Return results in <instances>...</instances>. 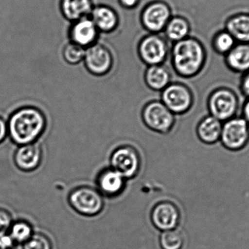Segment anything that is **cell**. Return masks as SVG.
<instances>
[{"label": "cell", "mask_w": 249, "mask_h": 249, "mask_svg": "<svg viewBox=\"0 0 249 249\" xmlns=\"http://www.w3.org/2000/svg\"><path fill=\"white\" fill-rule=\"evenodd\" d=\"M23 249H53L52 241L49 237L42 232H35L23 244Z\"/></svg>", "instance_id": "27"}, {"label": "cell", "mask_w": 249, "mask_h": 249, "mask_svg": "<svg viewBox=\"0 0 249 249\" xmlns=\"http://www.w3.org/2000/svg\"><path fill=\"white\" fill-rule=\"evenodd\" d=\"M139 53L141 59L148 65H160L168 55V44L163 38L158 35H149L141 42Z\"/></svg>", "instance_id": "9"}, {"label": "cell", "mask_w": 249, "mask_h": 249, "mask_svg": "<svg viewBox=\"0 0 249 249\" xmlns=\"http://www.w3.org/2000/svg\"><path fill=\"white\" fill-rule=\"evenodd\" d=\"M222 124L223 123L210 115L204 117L197 124L196 129L197 137L206 144L217 143L220 140Z\"/></svg>", "instance_id": "18"}, {"label": "cell", "mask_w": 249, "mask_h": 249, "mask_svg": "<svg viewBox=\"0 0 249 249\" xmlns=\"http://www.w3.org/2000/svg\"><path fill=\"white\" fill-rule=\"evenodd\" d=\"M69 203L76 212L86 216L99 214L105 206L103 196L99 190L90 187L73 190L69 196Z\"/></svg>", "instance_id": "4"}, {"label": "cell", "mask_w": 249, "mask_h": 249, "mask_svg": "<svg viewBox=\"0 0 249 249\" xmlns=\"http://www.w3.org/2000/svg\"><path fill=\"white\" fill-rule=\"evenodd\" d=\"M125 178L112 168L101 171L96 180L99 193L109 197L121 195L125 187Z\"/></svg>", "instance_id": "13"}, {"label": "cell", "mask_w": 249, "mask_h": 249, "mask_svg": "<svg viewBox=\"0 0 249 249\" xmlns=\"http://www.w3.org/2000/svg\"><path fill=\"white\" fill-rule=\"evenodd\" d=\"M111 168L125 179L136 177L140 170L141 159L137 151L132 146H121L114 151L110 158Z\"/></svg>", "instance_id": "8"}, {"label": "cell", "mask_w": 249, "mask_h": 249, "mask_svg": "<svg viewBox=\"0 0 249 249\" xmlns=\"http://www.w3.org/2000/svg\"><path fill=\"white\" fill-rule=\"evenodd\" d=\"M184 242L183 234L177 229L163 231L160 236V244L162 249H181Z\"/></svg>", "instance_id": "25"}, {"label": "cell", "mask_w": 249, "mask_h": 249, "mask_svg": "<svg viewBox=\"0 0 249 249\" xmlns=\"http://www.w3.org/2000/svg\"><path fill=\"white\" fill-rule=\"evenodd\" d=\"M237 42L232 35L226 30L218 31L212 39V47L219 55H225L236 45Z\"/></svg>", "instance_id": "24"}, {"label": "cell", "mask_w": 249, "mask_h": 249, "mask_svg": "<svg viewBox=\"0 0 249 249\" xmlns=\"http://www.w3.org/2000/svg\"><path fill=\"white\" fill-rule=\"evenodd\" d=\"M209 115L224 123L236 117L239 99L232 89L220 87L213 90L208 98Z\"/></svg>", "instance_id": "3"}, {"label": "cell", "mask_w": 249, "mask_h": 249, "mask_svg": "<svg viewBox=\"0 0 249 249\" xmlns=\"http://www.w3.org/2000/svg\"><path fill=\"white\" fill-rule=\"evenodd\" d=\"M241 93L247 99H249V71L242 74L240 83Z\"/></svg>", "instance_id": "29"}, {"label": "cell", "mask_w": 249, "mask_h": 249, "mask_svg": "<svg viewBox=\"0 0 249 249\" xmlns=\"http://www.w3.org/2000/svg\"><path fill=\"white\" fill-rule=\"evenodd\" d=\"M46 127V120L39 109L24 107L13 114L9 121L8 130L15 143H32L39 137Z\"/></svg>", "instance_id": "2"}, {"label": "cell", "mask_w": 249, "mask_h": 249, "mask_svg": "<svg viewBox=\"0 0 249 249\" xmlns=\"http://www.w3.org/2000/svg\"><path fill=\"white\" fill-rule=\"evenodd\" d=\"M13 222L11 213L5 209H0V236L8 233Z\"/></svg>", "instance_id": "28"}, {"label": "cell", "mask_w": 249, "mask_h": 249, "mask_svg": "<svg viewBox=\"0 0 249 249\" xmlns=\"http://www.w3.org/2000/svg\"><path fill=\"white\" fill-rule=\"evenodd\" d=\"M229 151L242 150L249 143V124L243 117H234L222 124L220 140Z\"/></svg>", "instance_id": "5"}, {"label": "cell", "mask_w": 249, "mask_h": 249, "mask_svg": "<svg viewBox=\"0 0 249 249\" xmlns=\"http://www.w3.org/2000/svg\"><path fill=\"white\" fill-rule=\"evenodd\" d=\"M171 17V10L163 1H154L148 4L142 12L143 26L152 32L162 31L168 24Z\"/></svg>", "instance_id": "12"}, {"label": "cell", "mask_w": 249, "mask_h": 249, "mask_svg": "<svg viewBox=\"0 0 249 249\" xmlns=\"http://www.w3.org/2000/svg\"><path fill=\"white\" fill-rule=\"evenodd\" d=\"M7 132V126L5 122L0 118V142H2L5 138Z\"/></svg>", "instance_id": "30"}, {"label": "cell", "mask_w": 249, "mask_h": 249, "mask_svg": "<svg viewBox=\"0 0 249 249\" xmlns=\"http://www.w3.org/2000/svg\"><path fill=\"white\" fill-rule=\"evenodd\" d=\"M0 249H7L4 248V247H3L2 246H1V244H0Z\"/></svg>", "instance_id": "33"}, {"label": "cell", "mask_w": 249, "mask_h": 249, "mask_svg": "<svg viewBox=\"0 0 249 249\" xmlns=\"http://www.w3.org/2000/svg\"><path fill=\"white\" fill-rule=\"evenodd\" d=\"M242 117L249 124V99H247L245 103L243 105Z\"/></svg>", "instance_id": "31"}, {"label": "cell", "mask_w": 249, "mask_h": 249, "mask_svg": "<svg viewBox=\"0 0 249 249\" xmlns=\"http://www.w3.org/2000/svg\"><path fill=\"white\" fill-rule=\"evenodd\" d=\"M225 62L231 71L238 74L249 71V44L237 43L225 56Z\"/></svg>", "instance_id": "16"}, {"label": "cell", "mask_w": 249, "mask_h": 249, "mask_svg": "<svg viewBox=\"0 0 249 249\" xmlns=\"http://www.w3.org/2000/svg\"><path fill=\"white\" fill-rule=\"evenodd\" d=\"M93 22L102 32L113 31L118 26V17L115 11L107 6H98L92 10Z\"/></svg>", "instance_id": "20"}, {"label": "cell", "mask_w": 249, "mask_h": 249, "mask_svg": "<svg viewBox=\"0 0 249 249\" xmlns=\"http://www.w3.org/2000/svg\"><path fill=\"white\" fill-rule=\"evenodd\" d=\"M61 10L67 19L77 21L90 13L93 5L91 0H62Z\"/></svg>", "instance_id": "21"}, {"label": "cell", "mask_w": 249, "mask_h": 249, "mask_svg": "<svg viewBox=\"0 0 249 249\" xmlns=\"http://www.w3.org/2000/svg\"><path fill=\"white\" fill-rule=\"evenodd\" d=\"M97 36V28L93 20L86 17L77 20L70 31L72 42L82 47L92 45Z\"/></svg>", "instance_id": "14"}, {"label": "cell", "mask_w": 249, "mask_h": 249, "mask_svg": "<svg viewBox=\"0 0 249 249\" xmlns=\"http://www.w3.org/2000/svg\"><path fill=\"white\" fill-rule=\"evenodd\" d=\"M190 32V24L185 18L177 16L170 19L165 26V34L168 39L178 42L188 37Z\"/></svg>", "instance_id": "22"}, {"label": "cell", "mask_w": 249, "mask_h": 249, "mask_svg": "<svg viewBox=\"0 0 249 249\" xmlns=\"http://www.w3.org/2000/svg\"><path fill=\"white\" fill-rule=\"evenodd\" d=\"M85 53L83 47L71 42L64 48V58L69 64H77L84 59Z\"/></svg>", "instance_id": "26"}, {"label": "cell", "mask_w": 249, "mask_h": 249, "mask_svg": "<svg viewBox=\"0 0 249 249\" xmlns=\"http://www.w3.org/2000/svg\"><path fill=\"white\" fill-rule=\"evenodd\" d=\"M161 99L163 105L174 115L188 112L193 105L194 96L192 90L182 83H170L162 90Z\"/></svg>", "instance_id": "7"}, {"label": "cell", "mask_w": 249, "mask_h": 249, "mask_svg": "<svg viewBox=\"0 0 249 249\" xmlns=\"http://www.w3.org/2000/svg\"><path fill=\"white\" fill-rule=\"evenodd\" d=\"M142 119L145 124L153 131L167 133L175 124V115L162 102H149L142 111Z\"/></svg>", "instance_id": "6"}, {"label": "cell", "mask_w": 249, "mask_h": 249, "mask_svg": "<svg viewBox=\"0 0 249 249\" xmlns=\"http://www.w3.org/2000/svg\"><path fill=\"white\" fill-rule=\"evenodd\" d=\"M207 53L199 39L187 37L178 41L172 51V64L178 75L186 78L197 75L204 68Z\"/></svg>", "instance_id": "1"}, {"label": "cell", "mask_w": 249, "mask_h": 249, "mask_svg": "<svg viewBox=\"0 0 249 249\" xmlns=\"http://www.w3.org/2000/svg\"><path fill=\"white\" fill-rule=\"evenodd\" d=\"M171 73L165 66H149L145 72L146 84L149 89L156 91L163 90L171 82Z\"/></svg>", "instance_id": "19"}, {"label": "cell", "mask_w": 249, "mask_h": 249, "mask_svg": "<svg viewBox=\"0 0 249 249\" xmlns=\"http://www.w3.org/2000/svg\"><path fill=\"white\" fill-rule=\"evenodd\" d=\"M237 43L249 44V13L246 12L235 13L225 21V28Z\"/></svg>", "instance_id": "17"}, {"label": "cell", "mask_w": 249, "mask_h": 249, "mask_svg": "<svg viewBox=\"0 0 249 249\" xmlns=\"http://www.w3.org/2000/svg\"><path fill=\"white\" fill-rule=\"evenodd\" d=\"M42 160V149L37 143L22 145L15 155L16 165L23 171H33L39 166Z\"/></svg>", "instance_id": "15"}, {"label": "cell", "mask_w": 249, "mask_h": 249, "mask_svg": "<svg viewBox=\"0 0 249 249\" xmlns=\"http://www.w3.org/2000/svg\"><path fill=\"white\" fill-rule=\"evenodd\" d=\"M121 4L127 8H133L138 4L139 0H120Z\"/></svg>", "instance_id": "32"}, {"label": "cell", "mask_w": 249, "mask_h": 249, "mask_svg": "<svg viewBox=\"0 0 249 249\" xmlns=\"http://www.w3.org/2000/svg\"><path fill=\"white\" fill-rule=\"evenodd\" d=\"M34 233L35 232L32 224L23 219H19L15 222L13 221L8 231L9 235L11 237L16 245H23Z\"/></svg>", "instance_id": "23"}, {"label": "cell", "mask_w": 249, "mask_h": 249, "mask_svg": "<svg viewBox=\"0 0 249 249\" xmlns=\"http://www.w3.org/2000/svg\"><path fill=\"white\" fill-rule=\"evenodd\" d=\"M151 221L154 226L162 232L177 229L180 221L179 210L171 202H160L152 209Z\"/></svg>", "instance_id": "11"}, {"label": "cell", "mask_w": 249, "mask_h": 249, "mask_svg": "<svg viewBox=\"0 0 249 249\" xmlns=\"http://www.w3.org/2000/svg\"><path fill=\"white\" fill-rule=\"evenodd\" d=\"M85 65L87 70L94 75L107 74L112 69L113 59L110 51L102 45L95 44L86 51Z\"/></svg>", "instance_id": "10"}]
</instances>
